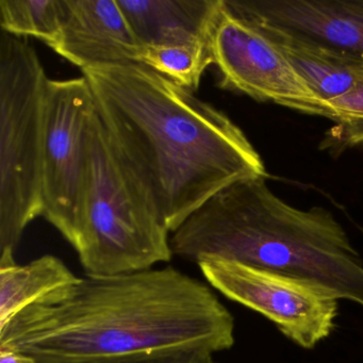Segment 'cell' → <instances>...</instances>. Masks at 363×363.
<instances>
[{
    "instance_id": "cell-7",
    "label": "cell",
    "mask_w": 363,
    "mask_h": 363,
    "mask_svg": "<svg viewBox=\"0 0 363 363\" xmlns=\"http://www.w3.org/2000/svg\"><path fill=\"white\" fill-rule=\"evenodd\" d=\"M220 86L261 103H273L308 116H326L318 99L280 48L252 21L223 0L210 35Z\"/></svg>"
},
{
    "instance_id": "cell-5",
    "label": "cell",
    "mask_w": 363,
    "mask_h": 363,
    "mask_svg": "<svg viewBox=\"0 0 363 363\" xmlns=\"http://www.w3.org/2000/svg\"><path fill=\"white\" fill-rule=\"evenodd\" d=\"M48 78L24 38L0 33V254H14L42 216L44 107Z\"/></svg>"
},
{
    "instance_id": "cell-14",
    "label": "cell",
    "mask_w": 363,
    "mask_h": 363,
    "mask_svg": "<svg viewBox=\"0 0 363 363\" xmlns=\"http://www.w3.org/2000/svg\"><path fill=\"white\" fill-rule=\"evenodd\" d=\"M138 63L195 92L213 59L210 43L164 44L143 46Z\"/></svg>"
},
{
    "instance_id": "cell-18",
    "label": "cell",
    "mask_w": 363,
    "mask_h": 363,
    "mask_svg": "<svg viewBox=\"0 0 363 363\" xmlns=\"http://www.w3.org/2000/svg\"><path fill=\"white\" fill-rule=\"evenodd\" d=\"M0 363H37L35 358L22 352L0 350Z\"/></svg>"
},
{
    "instance_id": "cell-17",
    "label": "cell",
    "mask_w": 363,
    "mask_h": 363,
    "mask_svg": "<svg viewBox=\"0 0 363 363\" xmlns=\"http://www.w3.org/2000/svg\"><path fill=\"white\" fill-rule=\"evenodd\" d=\"M212 354L213 352L205 350H180L152 358L122 363H218L214 360Z\"/></svg>"
},
{
    "instance_id": "cell-19",
    "label": "cell",
    "mask_w": 363,
    "mask_h": 363,
    "mask_svg": "<svg viewBox=\"0 0 363 363\" xmlns=\"http://www.w3.org/2000/svg\"><path fill=\"white\" fill-rule=\"evenodd\" d=\"M362 231H363V228H362Z\"/></svg>"
},
{
    "instance_id": "cell-9",
    "label": "cell",
    "mask_w": 363,
    "mask_h": 363,
    "mask_svg": "<svg viewBox=\"0 0 363 363\" xmlns=\"http://www.w3.org/2000/svg\"><path fill=\"white\" fill-rule=\"evenodd\" d=\"M261 28L363 61V0H225Z\"/></svg>"
},
{
    "instance_id": "cell-11",
    "label": "cell",
    "mask_w": 363,
    "mask_h": 363,
    "mask_svg": "<svg viewBox=\"0 0 363 363\" xmlns=\"http://www.w3.org/2000/svg\"><path fill=\"white\" fill-rule=\"evenodd\" d=\"M142 45L209 43L223 0H118Z\"/></svg>"
},
{
    "instance_id": "cell-8",
    "label": "cell",
    "mask_w": 363,
    "mask_h": 363,
    "mask_svg": "<svg viewBox=\"0 0 363 363\" xmlns=\"http://www.w3.org/2000/svg\"><path fill=\"white\" fill-rule=\"evenodd\" d=\"M197 264L218 292L262 314L305 350L315 347L335 330L339 299L322 286L211 257Z\"/></svg>"
},
{
    "instance_id": "cell-6",
    "label": "cell",
    "mask_w": 363,
    "mask_h": 363,
    "mask_svg": "<svg viewBox=\"0 0 363 363\" xmlns=\"http://www.w3.org/2000/svg\"><path fill=\"white\" fill-rule=\"evenodd\" d=\"M96 106L82 76L48 79L44 107L42 216L73 244L88 182L89 145Z\"/></svg>"
},
{
    "instance_id": "cell-1",
    "label": "cell",
    "mask_w": 363,
    "mask_h": 363,
    "mask_svg": "<svg viewBox=\"0 0 363 363\" xmlns=\"http://www.w3.org/2000/svg\"><path fill=\"white\" fill-rule=\"evenodd\" d=\"M233 344L230 312L209 286L172 267L86 275L0 327V350L37 363H122Z\"/></svg>"
},
{
    "instance_id": "cell-16",
    "label": "cell",
    "mask_w": 363,
    "mask_h": 363,
    "mask_svg": "<svg viewBox=\"0 0 363 363\" xmlns=\"http://www.w3.org/2000/svg\"><path fill=\"white\" fill-rule=\"evenodd\" d=\"M325 118L335 124L322 145L328 150L363 147V82L326 103Z\"/></svg>"
},
{
    "instance_id": "cell-12",
    "label": "cell",
    "mask_w": 363,
    "mask_h": 363,
    "mask_svg": "<svg viewBox=\"0 0 363 363\" xmlns=\"http://www.w3.org/2000/svg\"><path fill=\"white\" fill-rule=\"evenodd\" d=\"M259 28L280 48L323 103L346 94L363 82V61L337 56L275 31Z\"/></svg>"
},
{
    "instance_id": "cell-15",
    "label": "cell",
    "mask_w": 363,
    "mask_h": 363,
    "mask_svg": "<svg viewBox=\"0 0 363 363\" xmlns=\"http://www.w3.org/2000/svg\"><path fill=\"white\" fill-rule=\"evenodd\" d=\"M63 16V0H0L3 33L37 38L50 48L60 39Z\"/></svg>"
},
{
    "instance_id": "cell-3",
    "label": "cell",
    "mask_w": 363,
    "mask_h": 363,
    "mask_svg": "<svg viewBox=\"0 0 363 363\" xmlns=\"http://www.w3.org/2000/svg\"><path fill=\"white\" fill-rule=\"evenodd\" d=\"M173 254L192 262L222 259L305 280L363 307V260L329 210H301L278 197L267 178L220 190L171 238Z\"/></svg>"
},
{
    "instance_id": "cell-4",
    "label": "cell",
    "mask_w": 363,
    "mask_h": 363,
    "mask_svg": "<svg viewBox=\"0 0 363 363\" xmlns=\"http://www.w3.org/2000/svg\"><path fill=\"white\" fill-rule=\"evenodd\" d=\"M169 233L110 143L96 112L86 195L72 244L86 275L135 273L169 262L174 255Z\"/></svg>"
},
{
    "instance_id": "cell-2",
    "label": "cell",
    "mask_w": 363,
    "mask_h": 363,
    "mask_svg": "<svg viewBox=\"0 0 363 363\" xmlns=\"http://www.w3.org/2000/svg\"><path fill=\"white\" fill-rule=\"evenodd\" d=\"M110 143L169 233L230 184L267 178L224 112L139 63L82 69Z\"/></svg>"
},
{
    "instance_id": "cell-13",
    "label": "cell",
    "mask_w": 363,
    "mask_h": 363,
    "mask_svg": "<svg viewBox=\"0 0 363 363\" xmlns=\"http://www.w3.org/2000/svg\"><path fill=\"white\" fill-rule=\"evenodd\" d=\"M79 280L52 255L25 265L16 264L14 259L0 260V327L48 293Z\"/></svg>"
},
{
    "instance_id": "cell-10",
    "label": "cell",
    "mask_w": 363,
    "mask_h": 363,
    "mask_svg": "<svg viewBox=\"0 0 363 363\" xmlns=\"http://www.w3.org/2000/svg\"><path fill=\"white\" fill-rule=\"evenodd\" d=\"M62 31L55 52L80 69L138 63L142 45L118 0H63Z\"/></svg>"
}]
</instances>
